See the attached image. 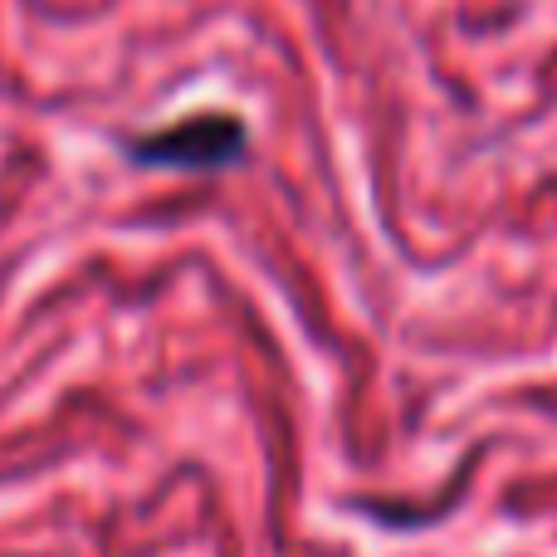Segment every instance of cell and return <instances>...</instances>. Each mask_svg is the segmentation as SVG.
Here are the masks:
<instances>
[{
  "label": "cell",
  "mask_w": 557,
  "mask_h": 557,
  "mask_svg": "<svg viewBox=\"0 0 557 557\" xmlns=\"http://www.w3.org/2000/svg\"><path fill=\"white\" fill-rule=\"evenodd\" d=\"M123 152L127 162L152 166V172H225L250 152V127L240 113L201 108L157 133H127Z\"/></svg>",
  "instance_id": "cell-1"
}]
</instances>
